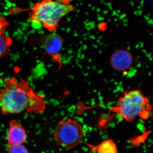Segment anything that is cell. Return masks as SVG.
I'll use <instances>...</instances> for the list:
<instances>
[{
    "mask_svg": "<svg viewBox=\"0 0 153 153\" xmlns=\"http://www.w3.org/2000/svg\"><path fill=\"white\" fill-rule=\"evenodd\" d=\"M0 88V109L3 115L41 114L46 108L44 96L36 92L27 80L19 76L4 79Z\"/></svg>",
    "mask_w": 153,
    "mask_h": 153,
    "instance_id": "cell-1",
    "label": "cell"
},
{
    "mask_svg": "<svg viewBox=\"0 0 153 153\" xmlns=\"http://www.w3.org/2000/svg\"><path fill=\"white\" fill-rule=\"evenodd\" d=\"M76 7L57 0H40L34 4L29 13L33 24L41 25L50 33L59 27L60 21L76 11Z\"/></svg>",
    "mask_w": 153,
    "mask_h": 153,
    "instance_id": "cell-2",
    "label": "cell"
},
{
    "mask_svg": "<svg viewBox=\"0 0 153 153\" xmlns=\"http://www.w3.org/2000/svg\"><path fill=\"white\" fill-rule=\"evenodd\" d=\"M151 110L149 98L140 90H132L125 91L116 105L111 108L110 111L126 121L131 122L139 117L146 119Z\"/></svg>",
    "mask_w": 153,
    "mask_h": 153,
    "instance_id": "cell-3",
    "label": "cell"
},
{
    "mask_svg": "<svg viewBox=\"0 0 153 153\" xmlns=\"http://www.w3.org/2000/svg\"><path fill=\"white\" fill-rule=\"evenodd\" d=\"M83 136L82 126L76 120L71 118L59 122L53 135L57 144L66 149L76 147L82 140Z\"/></svg>",
    "mask_w": 153,
    "mask_h": 153,
    "instance_id": "cell-4",
    "label": "cell"
},
{
    "mask_svg": "<svg viewBox=\"0 0 153 153\" xmlns=\"http://www.w3.org/2000/svg\"><path fill=\"white\" fill-rule=\"evenodd\" d=\"M63 38L55 32L43 36H38L31 38L30 44L38 46L43 49L45 54L49 55L59 64V68L62 67L60 52L63 44Z\"/></svg>",
    "mask_w": 153,
    "mask_h": 153,
    "instance_id": "cell-5",
    "label": "cell"
},
{
    "mask_svg": "<svg viewBox=\"0 0 153 153\" xmlns=\"http://www.w3.org/2000/svg\"><path fill=\"white\" fill-rule=\"evenodd\" d=\"M27 131L22 124L16 120L10 121L7 135V141L9 147L23 144L27 141Z\"/></svg>",
    "mask_w": 153,
    "mask_h": 153,
    "instance_id": "cell-6",
    "label": "cell"
},
{
    "mask_svg": "<svg viewBox=\"0 0 153 153\" xmlns=\"http://www.w3.org/2000/svg\"><path fill=\"white\" fill-rule=\"evenodd\" d=\"M110 63L112 68L117 71H125L131 66L133 56L127 50H119L111 55Z\"/></svg>",
    "mask_w": 153,
    "mask_h": 153,
    "instance_id": "cell-7",
    "label": "cell"
},
{
    "mask_svg": "<svg viewBox=\"0 0 153 153\" xmlns=\"http://www.w3.org/2000/svg\"><path fill=\"white\" fill-rule=\"evenodd\" d=\"M9 25V22L5 17L0 16V59L8 55L11 52L13 40L6 34V28ZM1 78V75L0 74Z\"/></svg>",
    "mask_w": 153,
    "mask_h": 153,
    "instance_id": "cell-8",
    "label": "cell"
},
{
    "mask_svg": "<svg viewBox=\"0 0 153 153\" xmlns=\"http://www.w3.org/2000/svg\"><path fill=\"white\" fill-rule=\"evenodd\" d=\"M92 152L97 153H118L117 145L112 139L105 140L99 144L94 145L87 144Z\"/></svg>",
    "mask_w": 153,
    "mask_h": 153,
    "instance_id": "cell-9",
    "label": "cell"
},
{
    "mask_svg": "<svg viewBox=\"0 0 153 153\" xmlns=\"http://www.w3.org/2000/svg\"><path fill=\"white\" fill-rule=\"evenodd\" d=\"M7 153H30L23 144L14 145L9 146Z\"/></svg>",
    "mask_w": 153,
    "mask_h": 153,
    "instance_id": "cell-10",
    "label": "cell"
}]
</instances>
